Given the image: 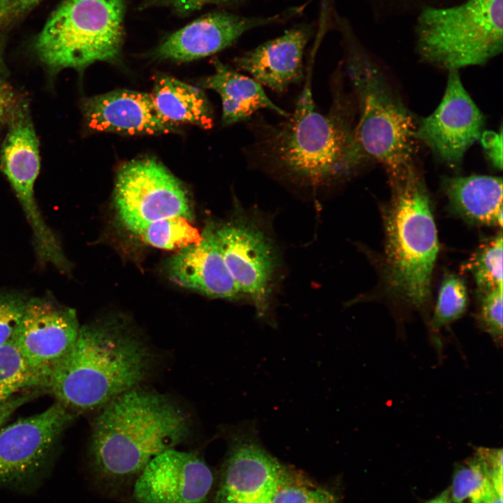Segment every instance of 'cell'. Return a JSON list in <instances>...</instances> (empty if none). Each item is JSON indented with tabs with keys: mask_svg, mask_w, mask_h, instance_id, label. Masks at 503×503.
I'll list each match as a JSON object with an SVG mask.
<instances>
[{
	"mask_svg": "<svg viewBox=\"0 0 503 503\" xmlns=\"http://www.w3.org/2000/svg\"><path fill=\"white\" fill-rule=\"evenodd\" d=\"M83 114L94 131L135 135L174 133L176 124L163 117L150 94L118 89L84 100Z\"/></svg>",
	"mask_w": 503,
	"mask_h": 503,
	"instance_id": "2e32d148",
	"label": "cell"
},
{
	"mask_svg": "<svg viewBox=\"0 0 503 503\" xmlns=\"http://www.w3.org/2000/svg\"><path fill=\"white\" fill-rule=\"evenodd\" d=\"M231 1V0H217V1Z\"/></svg>",
	"mask_w": 503,
	"mask_h": 503,
	"instance_id": "60d3db41",
	"label": "cell"
},
{
	"mask_svg": "<svg viewBox=\"0 0 503 503\" xmlns=\"http://www.w3.org/2000/svg\"><path fill=\"white\" fill-rule=\"evenodd\" d=\"M77 414L56 402L0 429V488L30 491L52 463L59 441Z\"/></svg>",
	"mask_w": 503,
	"mask_h": 503,
	"instance_id": "ba28073f",
	"label": "cell"
},
{
	"mask_svg": "<svg viewBox=\"0 0 503 503\" xmlns=\"http://www.w3.org/2000/svg\"><path fill=\"white\" fill-rule=\"evenodd\" d=\"M348 45L346 67L359 110L356 156L360 164H381L390 180L399 177L416 169V123L378 64L352 40Z\"/></svg>",
	"mask_w": 503,
	"mask_h": 503,
	"instance_id": "277c9868",
	"label": "cell"
},
{
	"mask_svg": "<svg viewBox=\"0 0 503 503\" xmlns=\"http://www.w3.org/2000/svg\"><path fill=\"white\" fill-rule=\"evenodd\" d=\"M449 490H445L440 495L426 503H451Z\"/></svg>",
	"mask_w": 503,
	"mask_h": 503,
	"instance_id": "8d00e7d4",
	"label": "cell"
},
{
	"mask_svg": "<svg viewBox=\"0 0 503 503\" xmlns=\"http://www.w3.org/2000/svg\"><path fill=\"white\" fill-rule=\"evenodd\" d=\"M484 124L485 117L462 85L458 71H449L440 103L416 123L415 138L440 161L457 168L468 149L480 139Z\"/></svg>",
	"mask_w": 503,
	"mask_h": 503,
	"instance_id": "7c38bea8",
	"label": "cell"
},
{
	"mask_svg": "<svg viewBox=\"0 0 503 503\" xmlns=\"http://www.w3.org/2000/svg\"><path fill=\"white\" fill-rule=\"evenodd\" d=\"M150 95L160 113L170 122L212 127L213 110L202 88L163 75L156 79Z\"/></svg>",
	"mask_w": 503,
	"mask_h": 503,
	"instance_id": "7402d4cb",
	"label": "cell"
},
{
	"mask_svg": "<svg viewBox=\"0 0 503 503\" xmlns=\"http://www.w3.org/2000/svg\"><path fill=\"white\" fill-rule=\"evenodd\" d=\"M213 61L214 73L201 79L198 86L214 90L220 96L224 126L247 120L255 112L264 108L285 117L289 116L268 98L261 85L254 79L236 72L217 59Z\"/></svg>",
	"mask_w": 503,
	"mask_h": 503,
	"instance_id": "ffe728a7",
	"label": "cell"
},
{
	"mask_svg": "<svg viewBox=\"0 0 503 503\" xmlns=\"http://www.w3.org/2000/svg\"><path fill=\"white\" fill-rule=\"evenodd\" d=\"M228 450L211 503H272L287 469L261 444L255 421L226 430Z\"/></svg>",
	"mask_w": 503,
	"mask_h": 503,
	"instance_id": "30bf717a",
	"label": "cell"
},
{
	"mask_svg": "<svg viewBox=\"0 0 503 503\" xmlns=\"http://www.w3.org/2000/svg\"><path fill=\"white\" fill-rule=\"evenodd\" d=\"M38 140L28 113L15 111L0 153V168L10 182L31 226L34 245L52 246L56 237L42 217L34 198V183L40 170Z\"/></svg>",
	"mask_w": 503,
	"mask_h": 503,
	"instance_id": "9a60e30c",
	"label": "cell"
},
{
	"mask_svg": "<svg viewBox=\"0 0 503 503\" xmlns=\"http://www.w3.org/2000/svg\"><path fill=\"white\" fill-rule=\"evenodd\" d=\"M215 478L199 455L170 449L153 458L136 478V503H207Z\"/></svg>",
	"mask_w": 503,
	"mask_h": 503,
	"instance_id": "5bb4252c",
	"label": "cell"
},
{
	"mask_svg": "<svg viewBox=\"0 0 503 503\" xmlns=\"http://www.w3.org/2000/svg\"><path fill=\"white\" fill-rule=\"evenodd\" d=\"M27 302L17 294L0 293V345L13 338Z\"/></svg>",
	"mask_w": 503,
	"mask_h": 503,
	"instance_id": "f546056e",
	"label": "cell"
},
{
	"mask_svg": "<svg viewBox=\"0 0 503 503\" xmlns=\"http://www.w3.org/2000/svg\"><path fill=\"white\" fill-rule=\"evenodd\" d=\"M272 503H337L329 491L304 485L292 484L289 476L277 490Z\"/></svg>",
	"mask_w": 503,
	"mask_h": 503,
	"instance_id": "f1b7e54d",
	"label": "cell"
},
{
	"mask_svg": "<svg viewBox=\"0 0 503 503\" xmlns=\"http://www.w3.org/2000/svg\"><path fill=\"white\" fill-rule=\"evenodd\" d=\"M41 388V379L32 370L13 338L0 345V403L24 389Z\"/></svg>",
	"mask_w": 503,
	"mask_h": 503,
	"instance_id": "d4e9b609",
	"label": "cell"
},
{
	"mask_svg": "<svg viewBox=\"0 0 503 503\" xmlns=\"http://www.w3.org/2000/svg\"><path fill=\"white\" fill-rule=\"evenodd\" d=\"M114 204L117 217L126 228L166 218L192 219L190 201L184 186L154 158L133 159L119 168Z\"/></svg>",
	"mask_w": 503,
	"mask_h": 503,
	"instance_id": "8fae6325",
	"label": "cell"
},
{
	"mask_svg": "<svg viewBox=\"0 0 503 503\" xmlns=\"http://www.w3.org/2000/svg\"><path fill=\"white\" fill-rule=\"evenodd\" d=\"M214 231L227 268L260 319L270 314L279 260L272 239L256 218L240 210Z\"/></svg>",
	"mask_w": 503,
	"mask_h": 503,
	"instance_id": "9c48e42d",
	"label": "cell"
},
{
	"mask_svg": "<svg viewBox=\"0 0 503 503\" xmlns=\"http://www.w3.org/2000/svg\"><path fill=\"white\" fill-rule=\"evenodd\" d=\"M464 268L469 270L482 293L502 287V235L483 242Z\"/></svg>",
	"mask_w": 503,
	"mask_h": 503,
	"instance_id": "484cf974",
	"label": "cell"
},
{
	"mask_svg": "<svg viewBox=\"0 0 503 503\" xmlns=\"http://www.w3.org/2000/svg\"><path fill=\"white\" fill-rule=\"evenodd\" d=\"M150 347L128 325L105 319L80 326L71 350L43 388L75 414L99 410L150 374Z\"/></svg>",
	"mask_w": 503,
	"mask_h": 503,
	"instance_id": "3957f363",
	"label": "cell"
},
{
	"mask_svg": "<svg viewBox=\"0 0 503 503\" xmlns=\"http://www.w3.org/2000/svg\"><path fill=\"white\" fill-rule=\"evenodd\" d=\"M390 180L392 196L384 212L386 281L397 298L420 307L430 296L439 252L437 228L416 169Z\"/></svg>",
	"mask_w": 503,
	"mask_h": 503,
	"instance_id": "5b68a950",
	"label": "cell"
},
{
	"mask_svg": "<svg viewBox=\"0 0 503 503\" xmlns=\"http://www.w3.org/2000/svg\"><path fill=\"white\" fill-rule=\"evenodd\" d=\"M308 73L293 112L277 124L263 123L252 151L270 172L309 187L330 184L359 166L354 149L351 108L334 95L330 111L316 109Z\"/></svg>",
	"mask_w": 503,
	"mask_h": 503,
	"instance_id": "7a4b0ae2",
	"label": "cell"
},
{
	"mask_svg": "<svg viewBox=\"0 0 503 503\" xmlns=\"http://www.w3.org/2000/svg\"><path fill=\"white\" fill-rule=\"evenodd\" d=\"M217 0H147L144 6H166L179 14H188Z\"/></svg>",
	"mask_w": 503,
	"mask_h": 503,
	"instance_id": "1f68e13d",
	"label": "cell"
},
{
	"mask_svg": "<svg viewBox=\"0 0 503 503\" xmlns=\"http://www.w3.org/2000/svg\"><path fill=\"white\" fill-rule=\"evenodd\" d=\"M35 396L34 393L16 395L7 401L0 403V429L5 425L19 407L29 402Z\"/></svg>",
	"mask_w": 503,
	"mask_h": 503,
	"instance_id": "d6a6232c",
	"label": "cell"
},
{
	"mask_svg": "<svg viewBox=\"0 0 503 503\" xmlns=\"http://www.w3.org/2000/svg\"><path fill=\"white\" fill-rule=\"evenodd\" d=\"M11 101V93L1 82H0V123L6 116V114L10 106Z\"/></svg>",
	"mask_w": 503,
	"mask_h": 503,
	"instance_id": "e575fe53",
	"label": "cell"
},
{
	"mask_svg": "<svg viewBox=\"0 0 503 503\" xmlns=\"http://www.w3.org/2000/svg\"><path fill=\"white\" fill-rule=\"evenodd\" d=\"M165 268L169 278L184 288L212 298H243L227 268L213 225L205 227L198 242L173 255Z\"/></svg>",
	"mask_w": 503,
	"mask_h": 503,
	"instance_id": "e0dca14e",
	"label": "cell"
},
{
	"mask_svg": "<svg viewBox=\"0 0 503 503\" xmlns=\"http://www.w3.org/2000/svg\"><path fill=\"white\" fill-rule=\"evenodd\" d=\"M483 147L493 166L502 168V131H483L480 138Z\"/></svg>",
	"mask_w": 503,
	"mask_h": 503,
	"instance_id": "4dcf8cb0",
	"label": "cell"
},
{
	"mask_svg": "<svg viewBox=\"0 0 503 503\" xmlns=\"http://www.w3.org/2000/svg\"><path fill=\"white\" fill-rule=\"evenodd\" d=\"M483 448L455 469L451 487L454 503H484L493 490Z\"/></svg>",
	"mask_w": 503,
	"mask_h": 503,
	"instance_id": "cb8c5ba5",
	"label": "cell"
},
{
	"mask_svg": "<svg viewBox=\"0 0 503 503\" xmlns=\"http://www.w3.org/2000/svg\"><path fill=\"white\" fill-rule=\"evenodd\" d=\"M4 72V66H3V61L2 59V52H1V46L0 43V82H2V76L3 75Z\"/></svg>",
	"mask_w": 503,
	"mask_h": 503,
	"instance_id": "ab89813d",
	"label": "cell"
},
{
	"mask_svg": "<svg viewBox=\"0 0 503 503\" xmlns=\"http://www.w3.org/2000/svg\"><path fill=\"white\" fill-rule=\"evenodd\" d=\"M309 32L294 28L245 52L235 60L236 66L253 79L277 92L303 78L302 57Z\"/></svg>",
	"mask_w": 503,
	"mask_h": 503,
	"instance_id": "d6986e66",
	"label": "cell"
},
{
	"mask_svg": "<svg viewBox=\"0 0 503 503\" xmlns=\"http://www.w3.org/2000/svg\"><path fill=\"white\" fill-rule=\"evenodd\" d=\"M189 221L182 217H171L135 224L126 229L150 246L178 251L201 240V233Z\"/></svg>",
	"mask_w": 503,
	"mask_h": 503,
	"instance_id": "603a6c76",
	"label": "cell"
},
{
	"mask_svg": "<svg viewBox=\"0 0 503 503\" xmlns=\"http://www.w3.org/2000/svg\"><path fill=\"white\" fill-rule=\"evenodd\" d=\"M10 0H0V20L6 17L10 12Z\"/></svg>",
	"mask_w": 503,
	"mask_h": 503,
	"instance_id": "74e56055",
	"label": "cell"
},
{
	"mask_svg": "<svg viewBox=\"0 0 503 503\" xmlns=\"http://www.w3.org/2000/svg\"><path fill=\"white\" fill-rule=\"evenodd\" d=\"M280 17H247L228 13L207 15L168 36L152 55L177 62L201 59L229 47L245 31Z\"/></svg>",
	"mask_w": 503,
	"mask_h": 503,
	"instance_id": "ac0fdd59",
	"label": "cell"
},
{
	"mask_svg": "<svg viewBox=\"0 0 503 503\" xmlns=\"http://www.w3.org/2000/svg\"><path fill=\"white\" fill-rule=\"evenodd\" d=\"M379 1H385L386 4H387L388 2L391 1V6H394L395 3V6L397 7H416L418 6L419 9L421 10L422 8L427 7V6H437V3H438L437 0H376ZM385 4V5H386Z\"/></svg>",
	"mask_w": 503,
	"mask_h": 503,
	"instance_id": "836d02e7",
	"label": "cell"
},
{
	"mask_svg": "<svg viewBox=\"0 0 503 503\" xmlns=\"http://www.w3.org/2000/svg\"><path fill=\"white\" fill-rule=\"evenodd\" d=\"M75 311L46 298L27 300L13 337L27 363L41 379L71 350L80 330Z\"/></svg>",
	"mask_w": 503,
	"mask_h": 503,
	"instance_id": "4fadbf2b",
	"label": "cell"
},
{
	"mask_svg": "<svg viewBox=\"0 0 503 503\" xmlns=\"http://www.w3.org/2000/svg\"><path fill=\"white\" fill-rule=\"evenodd\" d=\"M189 436L187 415L169 397L140 386L121 394L92 424L88 453L94 486L108 497L131 493L153 458Z\"/></svg>",
	"mask_w": 503,
	"mask_h": 503,
	"instance_id": "6da1fadb",
	"label": "cell"
},
{
	"mask_svg": "<svg viewBox=\"0 0 503 503\" xmlns=\"http://www.w3.org/2000/svg\"><path fill=\"white\" fill-rule=\"evenodd\" d=\"M468 302L464 281L458 276L447 275L443 279L431 321L432 329L439 330L465 313Z\"/></svg>",
	"mask_w": 503,
	"mask_h": 503,
	"instance_id": "4316f807",
	"label": "cell"
},
{
	"mask_svg": "<svg viewBox=\"0 0 503 503\" xmlns=\"http://www.w3.org/2000/svg\"><path fill=\"white\" fill-rule=\"evenodd\" d=\"M476 320L497 347L502 345V287L483 293Z\"/></svg>",
	"mask_w": 503,
	"mask_h": 503,
	"instance_id": "83f0119b",
	"label": "cell"
},
{
	"mask_svg": "<svg viewBox=\"0 0 503 503\" xmlns=\"http://www.w3.org/2000/svg\"><path fill=\"white\" fill-rule=\"evenodd\" d=\"M41 0H14L13 4V10L15 13L25 11L30 8Z\"/></svg>",
	"mask_w": 503,
	"mask_h": 503,
	"instance_id": "d590c367",
	"label": "cell"
},
{
	"mask_svg": "<svg viewBox=\"0 0 503 503\" xmlns=\"http://www.w3.org/2000/svg\"><path fill=\"white\" fill-rule=\"evenodd\" d=\"M415 34L420 57L449 71L486 64L503 48V0H464L419 10Z\"/></svg>",
	"mask_w": 503,
	"mask_h": 503,
	"instance_id": "8992f818",
	"label": "cell"
},
{
	"mask_svg": "<svg viewBox=\"0 0 503 503\" xmlns=\"http://www.w3.org/2000/svg\"><path fill=\"white\" fill-rule=\"evenodd\" d=\"M124 15V0H64L36 36L35 52L54 71L112 62L121 51Z\"/></svg>",
	"mask_w": 503,
	"mask_h": 503,
	"instance_id": "52a82bcc",
	"label": "cell"
},
{
	"mask_svg": "<svg viewBox=\"0 0 503 503\" xmlns=\"http://www.w3.org/2000/svg\"><path fill=\"white\" fill-rule=\"evenodd\" d=\"M484 503H502V496L500 495L493 488L490 495L486 500Z\"/></svg>",
	"mask_w": 503,
	"mask_h": 503,
	"instance_id": "f35d334b",
	"label": "cell"
},
{
	"mask_svg": "<svg viewBox=\"0 0 503 503\" xmlns=\"http://www.w3.org/2000/svg\"><path fill=\"white\" fill-rule=\"evenodd\" d=\"M442 189L452 208L476 224L502 225V180L489 175L446 177Z\"/></svg>",
	"mask_w": 503,
	"mask_h": 503,
	"instance_id": "44dd1931",
	"label": "cell"
}]
</instances>
